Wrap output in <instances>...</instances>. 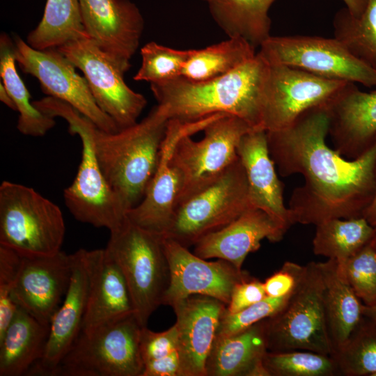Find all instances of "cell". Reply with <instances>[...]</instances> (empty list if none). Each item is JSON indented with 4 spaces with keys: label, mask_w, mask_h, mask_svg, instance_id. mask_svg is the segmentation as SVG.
<instances>
[{
    "label": "cell",
    "mask_w": 376,
    "mask_h": 376,
    "mask_svg": "<svg viewBox=\"0 0 376 376\" xmlns=\"http://www.w3.org/2000/svg\"><path fill=\"white\" fill-rule=\"evenodd\" d=\"M266 133L279 174H300L304 180L288 205L292 225L363 217L376 189V143L354 159L330 148L324 105L308 109L285 128Z\"/></svg>",
    "instance_id": "6da1fadb"
},
{
    "label": "cell",
    "mask_w": 376,
    "mask_h": 376,
    "mask_svg": "<svg viewBox=\"0 0 376 376\" xmlns=\"http://www.w3.org/2000/svg\"><path fill=\"white\" fill-rule=\"evenodd\" d=\"M269 63L258 53L219 77L194 81L179 77L150 84L152 93L169 119L195 122L217 113L237 116L261 128L262 101Z\"/></svg>",
    "instance_id": "7a4b0ae2"
},
{
    "label": "cell",
    "mask_w": 376,
    "mask_h": 376,
    "mask_svg": "<svg viewBox=\"0 0 376 376\" xmlns=\"http://www.w3.org/2000/svg\"><path fill=\"white\" fill-rule=\"evenodd\" d=\"M169 120L157 104L141 121L116 132L94 128L100 166L126 212L143 199L157 170Z\"/></svg>",
    "instance_id": "3957f363"
},
{
    "label": "cell",
    "mask_w": 376,
    "mask_h": 376,
    "mask_svg": "<svg viewBox=\"0 0 376 376\" xmlns=\"http://www.w3.org/2000/svg\"><path fill=\"white\" fill-rule=\"evenodd\" d=\"M45 114L64 118L70 133L81 141V159L72 183L63 191L65 205L78 221L110 232L126 221V210L111 187L100 166L95 155L93 130L96 126L69 104L46 97L33 102Z\"/></svg>",
    "instance_id": "277c9868"
},
{
    "label": "cell",
    "mask_w": 376,
    "mask_h": 376,
    "mask_svg": "<svg viewBox=\"0 0 376 376\" xmlns=\"http://www.w3.org/2000/svg\"><path fill=\"white\" fill-rule=\"evenodd\" d=\"M107 253L119 266L127 283L134 315L147 327L152 313L162 305L171 273L163 237L126 219L110 232Z\"/></svg>",
    "instance_id": "5b68a950"
},
{
    "label": "cell",
    "mask_w": 376,
    "mask_h": 376,
    "mask_svg": "<svg viewBox=\"0 0 376 376\" xmlns=\"http://www.w3.org/2000/svg\"><path fill=\"white\" fill-rule=\"evenodd\" d=\"M65 232L58 206L33 188L2 182L0 246L23 256H49L61 251Z\"/></svg>",
    "instance_id": "8992f818"
},
{
    "label": "cell",
    "mask_w": 376,
    "mask_h": 376,
    "mask_svg": "<svg viewBox=\"0 0 376 376\" xmlns=\"http://www.w3.org/2000/svg\"><path fill=\"white\" fill-rule=\"evenodd\" d=\"M251 207L246 176L238 157L213 182L178 203L163 237L189 248Z\"/></svg>",
    "instance_id": "52a82bcc"
},
{
    "label": "cell",
    "mask_w": 376,
    "mask_h": 376,
    "mask_svg": "<svg viewBox=\"0 0 376 376\" xmlns=\"http://www.w3.org/2000/svg\"><path fill=\"white\" fill-rule=\"evenodd\" d=\"M267 350H307L333 354L318 262L305 265L304 274L285 305L265 320Z\"/></svg>",
    "instance_id": "ba28073f"
},
{
    "label": "cell",
    "mask_w": 376,
    "mask_h": 376,
    "mask_svg": "<svg viewBox=\"0 0 376 376\" xmlns=\"http://www.w3.org/2000/svg\"><path fill=\"white\" fill-rule=\"evenodd\" d=\"M142 327L132 314L89 333L81 332L54 376H141Z\"/></svg>",
    "instance_id": "9c48e42d"
},
{
    "label": "cell",
    "mask_w": 376,
    "mask_h": 376,
    "mask_svg": "<svg viewBox=\"0 0 376 376\" xmlns=\"http://www.w3.org/2000/svg\"><path fill=\"white\" fill-rule=\"evenodd\" d=\"M258 53L269 64L295 68L327 79L376 86V71L335 38L271 36Z\"/></svg>",
    "instance_id": "30bf717a"
},
{
    "label": "cell",
    "mask_w": 376,
    "mask_h": 376,
    "mask_svg": "<svg viewBox=\"0 0 376 376\" xmlns=\"http://www.w3.org/2000/svg\"><path fill=\"white\" fill-rule=\"evenodd\" d=\"M252 130L244 120L223 114L205 127L200 141L189 134L182 136L171 154L184 178L179 202L210 184L235 162L241 139Z\"/></svg>",
    "instance_id": "8fae6325"
},
{
    "label": "cell",
    "mask_w": 376,
    "mask_h": 376,
    "mask_svg": "<svg viewBox=\"0 0 376 376\" xmlns=\"http://www.w3.org/2000/svg\"><path fill=\"white\" fill-rule=\"evenodd\" d=\"M57 49L81 70L97 104L119 130L137 123L146 99L126 84L125 74L88 36L70 40Z\"/></svg>",
    "instance_id": "7c38bea8"
},
{
    "label": "cell",
    "mask_w": 376,
    "mask_h": 376,
    "mask_svg": "<svg viewBox=\"0 0 376 376\" xmlns=\"http://www.w3.org/2000/svg\"><path fill=\"white\" fill-rule=\"evenodd\" d=\"M13 42L16 62L24 73L38 80L45 93L69 104L103 131L119 130L97 104L86 78L57 48L36 49L19 36Z\"/></svg>",
    "instance_id": "4fadbf2b"
},
{
    "label": "cell",
    "mask_w": 376,
    "mask_h": 376,
    "mask_svg": "<svg viewBox=\"0 0 376 376\" xmlns=\"http://www.w3.org/2000/svg\"><path fill=\"white\" fill-rule=\"evenodd\" d=\"M220 116L217 113L191 123L173 119L169 120L157 170L143 199L127 212L126 217L129 221L155 234L165 235L184 186L183 175L171 159L173 148L182 136L203 131Z\"/></svg>",
    "instance_id": "5bb4252c"
},
{
    "label": "cell",
    "mask_w": 376,
    "mask_h": 376,
    "mask_svg": "<svg viewBox=\"0 0 376 376\" xmlns=\"http://www.w3.org/2000/svg\"><path fill=\"white\" fill-rule=\"evenodd\" d=\"M347 82L269 64L263 93L261 128L269 132L288 127L308 109L326 105Z\"/></svg>",
    "instance_id": "9a60e30c"
},
{
    "label": "cell",
    "mask_w": 376,
    "mask_h": 376,
    "mask_svg": "<svg viewBox=\"0 0 376 376\" xmlns=\"http://www.w3.org/2000/svg\"><path fill=\"white\" fill-rule=\"evenodd\" d=\"M163 242L171 280L162 305L172 307L193 295L209 296L227 305L235 285L251 276L226 260L207 261L173 240L163 237Z\"/></svg>",
    "instance_id": "2e32d148"
},
{
    "label": "cell",
    "mask_w": 376,
    "mask_h": 376,
    "mask_svg": "<svg viewBox=\"0 0 376 376\" xmlns=\"http://www.w3.org/2000/svg\"><path fill=\"white\" fill-rule=\"evenodd\" d=\"M79 3L88 37L125 74L144 29L140 10L130 0H79Z\"/></svg>",
    "instance_id": "e0dca14e"
},
{
    "label": "cell",
    "mask_w": 376,
    "mask_h": 376,
    "mask_svg": "<svg viewBox=\"0 0 376 376\" xmlns=\"http://www.w3.org/2000/svg\"><path fill=\"white\" fill-rule=\"evenodd\" d=\"M72 272V256L61 251L49 256H23L12 299L39 322L50 325L68 290Z\"/></svg>",
    "instance_id": "ac0fdd59"
},
{
    "label": "cell",
    "mask_w": 376,
    "mask_h": 376,
    "mask_svg": "<svg viewBox=\"0 0 376 376\" xmlns=\"http://www.w3.org/2000/svg\"><path fill=\"white\" fill-rule=\"evenodd\" d=\"M72 256V272L68 290L51 321L44 354L30 369L29 375L54 376L81 332L90 288L87 250L81 249Z\"/></svg>",
    "instance_id": "d6986e66"
},
{
    "label": "cell",
    "mask_w": 376,
    "mask_h": 376,
    "mask_svg": "<svg viewBox=\"0 0 376 376\" xmlns=\"http://www.w3.org/2000/svg\"><path fill=\"white\" fill-rule=\"evenodd\" d=\"M324 106L329 135L343 157L356 159L376 143V90L363 92L347 82Z\"/></svg>",
    "instance_id": "ffe728a7"
},
{
    "label": "cell",
    "mask_w": 376,
    "mask_h": 376,
    "mask_svg": "<svg viewBox=\"0 0 376 376\" xmlns=\"http://www.w3.org/2000/svg\"><path fill=\"white\" fill-rule=\"evenodd\" d=\"M182 376H205V363L216 337L224 302L193 295L175 304Z\"/></svg>",
    "instance_id": "44dd1931"
},
{
    "label": "cell",
    "mask_w": 376,
    "mask_h": 376,
    "mask_svg": "<svg viewBox=\"0 0 376 376\" xmlns=\"http://www.w3.org/2000/svg\"><path fill=\"white\" fill-rule=\"evenodd\" d=\"M287 230L265 211L251 207L225 227L201 238L194 245V253L204 259L224 260L242 269L248 254L258 250L263 240L279 242Z\"/></svg>",
    "instance_id": "7402d4cb"
},
{
    "label": "cell",
    "mask_w": 376,
    "mask_h": 376,
    "mask_svg": "<svg viewBox=\"0 0 376 376\" xmlns=\"http://www.w3.org/2000/svg\"><path fill=\"white\" fill-rule=\"evenodd\" d=\"M90 270L88 304L81 332L134 314L124 275L105 249L87 251Z\"/></svg>",
    "instance_id": "603a6c76"
},
{
    "label": "cell",
    "mask_w": 376,
    "mask_h": 376,
    "mask_svg": "<svg viewBox=\"0 0 376 376\" xmlns=\"http://www.w3.org/2000/svg\"><path fill=\"white\" fill-rule=\"evenodd\" d=\"M237 151L245 171L251 205L265 211L288 230L292 224L284 203V185L270 156L266 131L253 129L245 134Z\"/></svg>",
    "instance_id": "cb8c5ba5"
},
{
    "label": "cell",
    "mask_w": 376,
    "mask_h": 376,
    "mask_svg": "<svg viewBox=\"0 0 376 376\" xmlns=\"http://www.w3.org/2000/svg\"><path fill=\"white\" fill-rule=\"evenodd\" d=\"M265 320L234 335L215 337L205 376H267L263 366L268 351Z\"/></svg>",
    "instance_id": "d4e9b609"
},
{
    "label": "cell",
    "mask_w": 376,
    "mask_h": 376,
    "mask_svg": "<svg viewBox=\"0 0 376 376\" xmlns=\"http://www.w3.org/2000/svg\"><path fill=\"white\" fill-rule=\"evenodd\" d=\"M318 263L324 283L327 323L334 353L347 341L361 320L363 303L350 285L338 261L327 259Z\"/></svg>",
    "instance_id": "484cf974"
},
{
    "label": "cell",
    "mask_w": 376,
    "mask_h": 376,
    "mask_svg": "<svg viewBox=\"0 0 376 376\" xmlns=\"http://www.w3.org/2000/svg\"><path fill=\"white\" fill-rule=\"evenodd\" d=\"M49 327L17 307L0 338V376L27 375L44 354Z\"/></svg>",
    "instance_id": "4316f807"
},
{
    "label": "cell",
    "mask_w": 376,
    "mask_h": 376,
    "mask_svg": "<svg viewBox=\"0 0 376 376\" xmlns=\"http://www.w3.org/2000/svg\"><path fill=\"white\" fill-rule=\"evenodd\" d=\"M274 0H210V14L228 38H242L253 47L270 36L268 12Z\"/></svg>",
    "instance_id": "83f0119b"
},
{
    "label": "cell",
    "mask_w": 376,
    "mask_h": 376,
    "mask_svg": "<svg viewBox=\"0 0 376 376\" xmlns=\"http://www.w3.org/2000/svg\"><path fill=\"white\" fill-rule=\"evenodd\" d=\"M14 55V42L6 33L0 37V75L1 82L19 112L17 128L24 135L42 136L55 126L54 118L40 111L31 102V95L19 75Z\"/></svg>",
    "instance_id": "f1b7e54d"
},
{
    "label": "cell",
    "mask_w": 376,
    "mask_h": 376,
    "mask_svg": "<svg viewBox=\"0 0 376 376\" xmlns=\"http://www.w3.org/2000/svg\"><path fill=\"white\" fill-rule=\"evenodd\" d=\"M375 235L376 230L364 217L329 219L315 226L313 251L343 263Z\"/></svg>",
    "instance_id": "f546056e"
},
{
    "label": "cell",
    "mask_w": 376,
    "mask_h": 376,
    "mask_svg": "<svg viewBox=\"0 0 376 376\" xmlns=\"http://www.w3.org/2000/svg\"><path fill=\"white\" fill-rule=\"evenodd\" d=\"M88 36L81 19L79 0H47L43 16L28 34L33 48H57L79 38Z\"/></svg>",
    "instance_id": "4dcf8cb0"
},
{
    "label": "cell",
    "mask_w": 376,
    "mask_h": 376,
    "mask_svg": "<svg viewBox=\"0 0 376 376\" xmlns=\"http://www.w3.org/2000/svg\"><path fill=\"white\" fill-rule=\"evenodd\" d=\"M245 40L232 37L201 49H193L182 72L191 81H202L226 74L256 54Z\"/></svg>",
    "instance_id": "1f68e13d"
},
{
    "label": "cell",
    "mask_w": 376,
    "mask_h": 376,
    "mask_svg": "<svg viewBox=\"0 0 376 376\" xmlns=\"http://www.w3.org/2000/svg\"><path fill=\"white\" fill-rule=\"evenodd\" d=\"M334 38L359 60L376 71V0H368L359 17H352L346 8L333 21Z\"/></svg>",
    "instance_id": "d6a6232c"
},
{
    "label": "cell",
    "mask_w": 376,
    "mask_h": 376,
    "mask_svg": "<svg viewBox=\"0 0 376 376\" xmlns=\"http://www.w3.org/2000/svg\"><path fill=\"white\" fill-rule=\"evenodd\" d=\"M339 375H376V324L363 316L347 341L331 355Z\"/></svg>",
    "instance_id": "836d02e7"
},
{
    "label": "cell",
    "mask_w": 376,
    "mask_h": 376,
    "mask_svg": "<svg viewBox=\"0 0 376 376\" xmlns=\"http://www.w3.org/2000/svg\"><path fill=\"white\" fill-rule=\"evenodd\" d=\"M267 376H334L339 375L334 358L307 350L267 351L263 358Z\"/></svg>",
    "instance_id": "e575fe53"
},
{
    "label": "cell",
    "mask_w": 376,
    "mask_h": 376,
    "mask_svg": "<svg viewBox=\"0 0 376 376\" xmlns=\"http://www.w3.org/2000/svg\"><path fill=\"white\" fill-rule=\"evenodd\" d=\"M192 52L148 42L141 49V64L134 79L157 84L179 77Z\"/></svg>",
    "instance_id": "d590c367"
},
{
    "label": "cell",
    "mask_w": 376,
    "mask_h": 376,
    "mask_svg": "<svg viewBox=\"0 0 376 376\" xmlns=\"http://www.w3.org/2000/svg\"><path fill=\"white\" fill-rule=\"evenodd\" d=\"M350 285L363 304L376 303V235L343 263Z\"/></svg>",
    "instance_id": "8d00e7d4"
},
{
    "label": "cell",
    "mask_w": 376,
    "mask_h": 376,
    "mask_svg": "<svg viewBox=\"0 0 376 376\" xmlns=\"http://www.w3.org/2000/svg\"><path fill=\"white\" fill-rule=\"evenodd\" d=\"M292 294L279 297L266 296L262 300L235 313H228L225 309L219 320L216 337L234 335L274 315L285 305Z\"/></svg>",
    "instance_id": "74e56055"
},
{
    "label": "cell",
    "mask_w": 376,
    "mask_h": 376,
    "mask_svg": "<svg viewBox=\"0 0 376 376\" xmlns=\"http://www.w3.org/2000/svg\"><path fill=\"white\" fill-rule=\"evenodd\" d=\"M23 256L13 249L0 246V338L4 334L17 306L12 292L22 263Z\"/></svg>",
    "instance_id": "f35d334b"
},
{
    "label": "cell",
    "mask_w": 376,
    "mask_h": 376,
    "mask_svg": "<svg viewBox=\"0 0 376 376\" xmlns=\"http://www.w3.org/2000/svg\"><path fill=\"white\" fill-rule=\"evenodd\" d=\"M140 350L143 364L178 351V333L174 324L167 330L155 332L143 327L140 337Z\"/></svg>",
    "instance_id": "ab89813d"
},
{
    "label": "cell",
    "mask_w": 376,
    "mask_h": 376,
    "mask_svg": "<svg viewBox=\"0 0 376 376\" xmlns=\"http://www.w3.org/2000/svg\"><path fill=\"white\" fill-rule=\"evenodd\" d=\"M305 265L287 261L263 283L266 296L279 297L291 295L304 272Z\"/></svg>",
    "instance_id": "60d3db41"
},
{
    "label": "cell",
    "mask_w": 376,
    "mask_h": 376,
    "mask_svg": "<svg viewBox=\"0 0 376 376\" xmlns=\"http://www.w3.org/2000/svg\"><path fill=\"white\" fill-rule=\"evenodd\" d=\"M265 297L263 283L251 276L235 285L226 311L230 313L239 312Z\"/></svg>",
    "instance_id": "b9f144b4"
},
{
    "label": "cell",
    "mask_w": 376,
    "mask_h": 376,
    "mask_svg": "<svg viewBox=\"0 0 376 376\" xmlns=\"http://www.w3.org/2000/svg\"><path fill=\"white\" fill-rule=\"evenodd\" d=\"M141 376H182L178 351L165 357L144 363Z\"/></svg>",
    "instance_id": "7bdbcfd3"
},
{
    "label": "cell",
    "mask_w": 376,
    "mask_h": 376,
    "mask_svg": "<svg viewBox=\"0 0 376 376\" xmlns=\"http://www.w3.org/2000/svg\"><path fill=\"white\" fill-rule=\"evenodd\" d=\"M346 5V8L354 17H359L363 13L368 0H342Z\"/></svg>",
    "instance_id": "ee69618b"
},
{
    "label": "cell",
    "mask_w": 376,
    "mask_h": 376,
    "mask_svg": "<svg viewBox=\"0 0 376 376\" xmlns=\"http://www.w3.org/2000/svg\"><path fill=\"white\" fill-rule=\"evenodd\" d=\"M363 217L376 230V189L373 199L365 212Z\"/></svg>",
    "instance_id": "f6af8a7d"
},
{
    "label": "cell",
    "mask_w": 376,
    "mask_h": 376,
    "mask_svg": "<svg viewBox=\"0 0 376 376\" xmlns=\"http://www.w3.org/2000/svg\"><path fill=\"white\" fill-rule=\"evenodd\" d=\"M0 100L11 109L17 111V108L13 100L6 91L1 81L0 83Z\"/></svg>",
    "instance_id": "bcb514c9"
},
{
    "label": "cell",
    "mask_w": 376,
    "mask_h": 376,
    "mask_svg": "<svg viewBox=\"0 0 376 376\" xmlns=\"http://www.w3.org/2000/svg\"><path fill=\"white\" fill-rule=\"evenodd\" d=\"M362 313L363 316L368 318L376 324V303L370 306L363 304Z\"/></svg>",
    "instance_id": "7dc6e473"
},
{
    "label": "cell",
    "mask_w": 376,
    "mask_h": 376,
    "mask_svg": "<svg viewBox=\"0 0 376 376\" xmlns=\"http://www.w3.org/2000/svg\"><path fill=\"white\" fill-rule=\"evenodd\" d=\"M203 1H206V2H208V1H210V0H203Z\"/></svg>",
    "instance_id": "c3c4849f"
},
{
    "label": "cell",
    "mask_w": 376,
    "mask_h": 376,
    "mask_svg": "<svg viewBox=\"0 0 376 376\" xmlns=\"http://www.w3.org/2000/svg\"><path fill=\"white\" fill-rule=\"evenodd\" d=\"M376 376V375H375Z\"/></svg>",
    "instance_id": "681fc988"
}]
</instances>
